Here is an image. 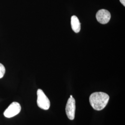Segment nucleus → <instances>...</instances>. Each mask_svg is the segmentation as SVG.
<instances>
[{
    "label": "nucleus",
    "mask_w": 125,
    "mask_h": 125,
    "mask_svg": "<svg viewBox=\"0 0 125 125\" xmlns=\"http://www.w3.org/2000/svg\"><path fill=\"white\" fill-rule=\"evenodd\" d=\"M109 100L107 94L102 92H96L91 94L89 96V103L94 110L100 111L104 109Z\"/></svg>",
    "instance_id": "1"
},
{
    "label": "nucleus",
    "mask_w": 125,
    "mask_h": 125,
    "mask_svg": "<svg viewBox=\"0 0 125 125\" xmlns=\"http://www.w3.org/2000/svg\"><path fill=\"white\" fill-rule=\"evenodd\" d=\"M37 105L40 108L44 110H48L50 107L49 99L45 94L43 91L41 89L37 90Z\"/></svg>",
    "instance_id": "2"
},
{
    "label": "nucleus",
    "mask_w": 125,
    "mask_h": 125,
    "mask_svg": "<svg viewBox=\"0 0 125 125\" xmlns=\"http://www.w3.org/2000/svg\"><path fill=\"white\" fill-rule=\"evenodd\" d=\"M76 110V102L73 97L69 98L65 107V112L68 118L71 120H73L75 118Z\"/></svg>",
    "instance_id": "3"
},
{
    "label": "nucleus",
    "mask_w": 125,
    "mask_h": 125,
    "mask_svg": "<svg viewBox=\"0 0 125 125\" xmlns=\"http://www.w3.org/2000/svg\"><path fill=\"white\" fill-rule=\"evenodd\" d=\"M21 110V106L20 104L17 102H13L5 110L4 115L7 118H12L19 114Z\"/></svg>",
    "instance_id": "4"
},
{
    "label": "nucleus",
    "mask_w": 125,
    "mask_h": 125,
    "mask_svg": "<svg viewBox=\"0 0 125 125\" xmlns=\"http://www.w3.org/2000/svg\"><path fill=\"white\" fill-rule=\"evenodd\" d=\"M96 18L99 22L102 24H106L111 19V14L106 9H100L96 14Z\"/></svg>",
    "instance_id": "5"
},
{
    "label": "nucleus",
    "mask_w": 125,
    "mask_h": 125,
    "mask_svg": "<svg viewBox=\"0 0 125 125\" xmlns=\"http://www.w3.org/2000/svg\"><path fill=\"white\" fill-rule=\"evenodd\" d=\"M71 26L72 30L76 33L80 31L81 23L78 18L75 15H73L71 18Z\"/></svg>",
    "instance_id": "6"
},
{
    "label": "nucleus",
    "mask_w": 125,
    "mask_h": 125,
    "mask_svg": "<svg viewBox=\"0 0 125 125\" xmlns=\"http://www.w3.org/2000/svg\"><path fill=\"white\" fill-rule=\"evenodd\" d=\"M5 71L6 70L4 66L2 64L0 63V79L2 78L3 77L5 73Z\"/></svg>",
    "instance_id": "7"
},
{
    "label": "nucleus",
    "mask_w": 125,
    "mask_h": 125,
    "mask_svg": "<svg viewBox=\"0 0 125 125\" xmlns=\"http://www.w3.org/2000/svg\"><path fill=\"white\" fill-rule=\"evenodd\" d=\"M120 1L121 2V3L123 5L124 7L125 6V0H120Z\"/></svg>",
    "instance_id": "8"
}]
</instances>
